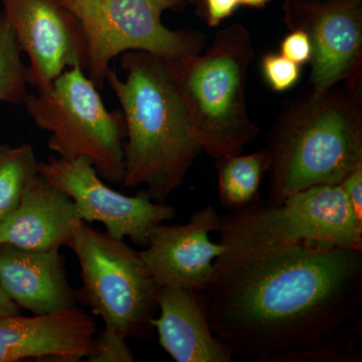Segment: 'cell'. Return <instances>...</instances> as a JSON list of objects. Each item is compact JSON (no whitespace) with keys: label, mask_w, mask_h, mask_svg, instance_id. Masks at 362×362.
<instances>
[{"label":"cell","mask_w":362,"mask_h":362,"mask_svg":"<svg viewBox=\"0 0 362 362\" xmlns=\"http://www.w3.org/2000/svg\"><path fill=\"white\" fill-rule=\"evenodd\" d=\"M240 6V0H204L207 23L211 26L220 25Z\"/></svg>","instance_id":"24"},{"label":"cell","mask_w":362,"mask_h":362,"mask_svg":"<svg viewBox=\"0 0 362 362\" xmlns=\"http://www.w3.org/2000/svg\"><path fill=\"white\" fill-rule=\"evenodd\" d=\"M80 263L83 287L78 296L126 338L151 337L158 287L140 252L123 240L98 232L82 221L69 243Z\"/></svg>","instance_id":"7"},{"label":"cell","mask_w":362,"mask_h":362,"mask_svg":"<svg viewBox=\"0 0 362 362\" xmlns=\"http://www.w3.org/2000/svg\"><path fill=\"white\" fill-rule=\"evenodd\" d=\"M4 13H0V101L23 105L28 93V66Z\"/></svg>","instance_id":"19"},{"label":"cell","mask_w":362,"mask_h":362,"mask_svg":"<svg viewBox=\"0 0 362 362\" xmlns=\"http://www.w3.org/2000/svg\"><path fill=\"white\" fill-rule=\"evenodd\" d=\"M204 298L211 330L233 358L362 361V250L223 255Z\"/></svg>","instance_id":"1"},{"label":"cell","mask_w":362,"mask_h":362,"mask_svg":"<svg viewBox=\"0 0 362 362\" xmlns=\"http://www.w3.org/2000/svg\"><path fill=\"white\" fill-rule=\"evenodd\" d=\"M270 156L267 149L247 156L225 157L216 160L218 199L226 211H235L258 199Z\"/></svg>","instance_id":"17"},{"label":"cell","mask_w":362,"mask_h":362,"mask_svg":"<svg viewBox=\"0 0 362 362\" xmlns=\"http://www.w3.org/2000/svg\"><path fill=\"white\" fill-rule=\"evenodd\" d=\"M290 28L303 30L312 45V93L332 89L361 69V0H287Z\"/></svg>","instance_id":"11"},{"label":"cell","mask_w":362,"mask_h":362,"mask_svg":"<svg viewBox=\"0 0 362 362\" xmlns=\"http://www.w3.org/2000/svg\"><path fill=\"white\" fill-rule=\"evenodd\" d=\"M159 316L152 320L163 349L177 362H232V351L214 334L204 293L178 287L157 291Z\"/></svg>","instance_id":"16"},{"label":"cell","mask_w":362,"mask_h":362,"mask_svg":"<svg viewBox=\"0 0 362 362\" xmlns=\"http://www.w3.org/2000/svg\"><path fill=\"white\" fill-rule=\"evenodd\" d=\"M73 199L37 173L20 204L0 223V245L30 251H59L82 223Z\"/></svg>","instance_id":"14"},{"label":"cell","mask_w":362,"mask_h":362,"mask_svg":"<svg viewBox=\"0 0 362 362\" xmlns=\"http://www.w3.org/2000/svg\"><path fill=\"white\" fill-rule=\"evenodd\" d=\"M21 314V307L0 288V319Z\"/></svg>","instance_id":"25"},{"label":"cell","mask_w":362,"mask_h":362,"mask_svg":"<svg viewBox=\"0 0 362 362\" xmlns=\"http://www.w3.org/2000/svg\"><path fill=\"white\" fill-rule=\"evenodd\" d=\"M39 173L73 199L83 221H99L112 237H128L137 246L146 247L149 230L175 216V207L144 192L127 197L107 187L87 157H49L40 162Z\"/></svg>","instance_id":"9"},{"label":"cell","mask_w":362,"mask_h":362,"mask_svg":"<svg viewBox=\"0 0 362 362\" xmlns=\"http://www.w3.org/2000/svg\"><path fill=\"white\" fill-rule=\"evenodd\" d=\"M300 65L282 54H268L262 61V71L267 84L276 92L292 89L301 75Z\"/></svg>","instance_id":"21"},{"label":"cell","mask_w":362,"mask_h":362,"mask_svg":"<svg viewBox=\"0 0 362 362\" xmlns=\"http://www.w3.org/2000/svg\"><path fill=\"white\" fill-rule=\"evenodd\" d=\"M99 89L80 66L68 69L49 87L28 94L33 123L49 133L47 146L65 159L87 157L105 180L124 175L125 123L122 112L109 111Z\"/></svg>","instance_id":"6"},{"label":"cell","mask_w":362,"mask_h":362,"mask_svg":"<svg viewBox=\"0 0 362 362\" xmlns=\"http://www.w3.org/2000/svg\"><path fill=\"white\" fill-rule=\"evenodd\" d=\"M221 214L206 206L194 211L187 223L154 226L146 249L140 252L157 287H178L206 293L216 275V261L226 252L211 242L218 232Z\"/></svg>","instance_id":"12"},{"label":"cell","mask_w":362,"mask_h":362,"mask_svg":"<svg viewBox=\"0 0 362 362\" xmlns=\"http://www.w3.org/2000/svg\"><path fill=\"white\" fill-rule=\"evenodd\" d=\"M0 288L33 315L76 307L59 251H30L0 245Z\"/></svg>","instance_id":"15"},{"label":"cell","mask_w":362,"mask_h":362,"mask_svg":"<svg viewBox=\"0 0 362 362\" xmlns=\"http://www.w3.org/2000/svg\"><path fill=\"white\" fill-rule=\"evenodd\" d=\"M228 256H259L300 246L362 250V221L340 185L302 190L279 204L256 202L221 216Z\"/></svg>","instance_id":"5"},{"label":"cell","mask_w":362,"mask_h":362,"mask_svg":"<svg viewBox=\"0 0 362 362\" xmlns=\"http://www.w3.org/2000/svg\"><path fill=\"white\" fill-rule=\"evenodd\" d=\"M281 54L286 58L291 59L298 65L310 62L312 57V45L309 35L300 28H293L292 33L281 42Z\"/></svg>","instance_id":"22"},{"label":"cell","mask_w":362,"mask_h":362,"mask_svg":"<svg viewBox=\"0 0 362 362\" xmlns=\"http://www.w3.org/2000/svg\"><path fill=\"white\" fill-rule=\"evenodd\" d=\"M244 26L221 30L206 54L165 61L204 151L218 160L239 156L258 135L247 113V71L254 59Z\"/></svg>","instance_id":"4"},{"label":"cell","mask_w":362,"mask_h":362,"mask_svg":"<svg viewBox=\"0 0 362 362\" xmlns=\"http://www.w3.org/2000/svg\"><path fill=\"white\" fill-rule=\"evenodd\" d=\"M21 52L30 59L28 85L49 87L66 70L87 71L88 47L82 26L62 0H0Z\"/></svg>","instance_id":"10"},{"label":"cell","mask_w":362,"mask_h":362,"mask_svg":"<svg viewBox=\"0 0 362 362\" xmlns=\"http://www.w3.org/2000/svg\"><path fill=\"white\" fill-rule=\"evenodd\" d=\"M121 66L125 78L112 69L106 77L125 123L121 185H144L152 201L164 202L204 148L165 61L148 52H127Z\"/></svg>","instance_id":"2"},{"label":"cell","mask_w":362,"mask_h":362,"mask_svg":"<svg viewBox=\"0 0 362 362\" xmlns=\"http://www.w3.org/2000/svg\"><path fill=\"white\" fill-rule=\"evenodd\" d=\"M340 185L344 190L357 218L362 221V164L345 176Z\"/></svg>","instance_id":"23"},{"label":"cell","mask_w":362,"mask_h":362,"mask_svg":"<svg viewBox=\"0 0 362 362\" xmlns=\"http://www.w3.org/2000/svg\"><path fill=\"white\" fill-rule=\"evenodd\" d=\"M77 18L88 47V77L102 89L111 62L127 52H145L173 59L201 52L199 35L171 30L162 13L183 0H62Z\"/></svg>","instance_id":"8"},{"label":"cell","mask_w":362,"mask_h":362,"mask_svg":"<svg viewBox=\"0 0 362 362\" xmlns=\"http://www.w3.org/2000/svg\"><path fill=\"white\" fill-rule=\"evenodd\" d=\"M269 0H240V6L263 7Z\"/></svg>","instance_id":"26"},{"label":"cell","mask_w":362,"mask_h":362,"mask_svg":"<svg viewBox=\"0 0 362 362\" xmlns=\"http://www.w3.org/2000/svg\"><path fill=\"white\" fill-rule=\"evenodd\" d=\"M97 324L78 307L58 313L0 319V362H77L87 358Z\"/></svg>","instance_id":"13"},{"label":"cell","mask_w":362,"mask_h":362,"mask_svg":"<svg viewBox=\"0 0 362 362\" xmlns=\"http://www.w3.org/2000/svg\"><path fill=\"white\" fill-rule=\"evenodd\" d=\"M127 338L116 329L105 326L95 337L94 344L87 357L88 361L131 362L134 356L126 342Z\"/></svg>","instance_id":"20"},{"label":"cell","mask_w":362,"mask_h":362,"mask_svg":"<svg viewBox=\"0 0 362 362\" xmlns=\"http://www.w3.org/2000/svg\"><path fill=\"white\" fill-rule=\"evenodd\" d=\"M267 151V202L272 204L308 188L340 185L362 164L358 101L333 88L321 94L311 93L276 126Z\"/></svg>","instance_id":"3"},{"label":"cell","mask_w":362,"mask_h":362,"mask_svg":"<svg viewBox=\"0 0 362 362\" xmlns=\"http://www.w3.org/2000/svg\"><path fill=\"white\" fill-rule=\"evenodd\" d=\"M30 144L0 145V223L20 204L26 185L39 173Z\"/></svg>","instance_id":"18"}]
</instances>
